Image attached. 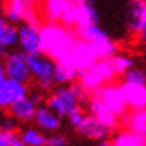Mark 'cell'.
Listing matches in <instances>:
<instances>
[{"mask_svg":"<svg viewBox=\"0 0 146 146\" xmlns=\"http://www.w3.org/2000/svg\"><path fill=\"white\" fill-rule=\"evenodd\" d=\"M72 0H43V15L50 23H62L66 11Z\"/></svg>","mask_w":146,"mask_h":146,"instance_id":"17","label":"cell"},{"mask_svg":"<svg viewBox=\"0 0 146 146\" xmlns=\"http://www.w3.org/2000/svg\"><path fill=\"white\" fill-rule=\"evenodd\" d=\"M94 146H111V142L106 141V139H102V141H98Z\"/></svg>","mask_w":146,"mask_h":146,"instance_id":"34","label":"cell"},{"mask_svg":"<svg viewBox=\"0 0 146 146\" xmlns=\"http://www.w3.org/2000/svg\"><path fill=\"white\" fill-rule=\"evenodd\" d=\"M79 78V71L75 70L74 67L58 63L55 64L54 70V83L58 84H71L76 82Z\"/></svg>","mask_w":146,"mask_h":146,"instance_id":"21","label":"cell"},{"mask_svg":"<svg viewBox=\"0 0 146 146\" xmlns=\"http://www.w3.org/2000/svg\"><path fill=\"white\" fill-rule=\"evenodd\" d=\"M121 90L123 94L125 102L131 110H139L146 107V84H130L122 82Z\"/></svg>","mask_w":146,"mask_h":146,"instance_id":"15","label":"cell"},{"mask_svg":"<svg viewBox=\"0 0 146 146\" xmlns=\"http://www.w3.org/2000/svg\"><path fill=\"white\" fill-rule=\"evenodd\" d=\"M40 27L42 24L38 22H23L19 24L18 46L20 51L26 55H36L43 52Z\"/></svg>","mask_w":146,"mask_h":146,"instance_id":"8","label":"cell"},{"mask_svg":"<svg viewBox=\"0 0 146 146\" xmlns=\"http://www.w3.org/2000/svg\"><path fill=\"white\" fill-rule=\"evenodd\" d=\"M5 78H7V75H5V70H4V62L0 59V83H1Z\"/></svg>","mask_w":146,"mask_h":146,"instance_id":"33","label":"cell"},{"mask_svg":"<svg viewBox=\"0 0 146 146\" xmlns=\"http://www.w3.org/2000/svg\"><path fill=\"white\" fill-rule=\"evenodd\" d=\"M111 146H146L139 138L130 130H123L113 138Z\"/></svg>","mask_w":146,"mask_h":146,"instance_id":"24","label":"cell"},{"mask_svg":"<svg viewBox=\"0 0 146 146\" xmlns=\"http://www.w3.org/2000/svg\"><path fill=\"white\" fill-rule=\"evenodd\" d=\"M36 127H39L42 131L46 133H56L60 125H62V118L52 111L46 103L39 105L36 107V113L34 117Z\"/></svg>","mask_w":146,"mask_h":146,"instance_id":"13","label":"cell"},{"mask_svg":"<svg viewBox=\"0 0 146 146\" xmlns=\"http://www.w3.org/2000/svg\"><path fill=\"white\" fill-rule=\"evenodd\" d=\"M28 94L26 83L19 80H13L11 78H5L0 83V109H8L19 98L26 97Z\"/></svg>","mask_w":146,"mask_h":146,"instance_id":"12","label":"cell"},{"mask_svg":"<svg viewBox=\"0 0 146 146\" xmlns=\"http://www.w3.org/2000/svg\"><path fill=\"white\" fill-rule=\"evenodd\" d=\"M126 126L146 145V107L130 113L126 117Z\"/></svg>","mask_w":146,"mask_h":146,"instance_id":"18","label":"cell"},{"mask_svg":"<svg viewBox=\"0 0 146 146\" xmlns=\"http://www.w3.org/2000/svg\"><path fill=\"white\" fill-rule=\"evenodd\" d=\"M84 117H86V113H84L82 109H80V106L78 107V109H75V110L72 111L68 117H67L66 119L68 121V123L72 126V127H78L80 123H82V121L84 119Z\"/></svg>","mask_w":146,"mask_h":146,"instance_id":"28","label":"cell"},{"mask_svg":"<svg viewBox=\"0 0 146 146\" xmlns=\"http://www.w3.org/2000/svg\"><path fill=\"white\" fill-rule=\"evenodd\" d=\"M43 0H5L4 1V18L9 22H39L36 9Z\"/></svg>","mask_w":146,"mask_h":146,"instance_id":"7","label":"cell"},{"mask_svg":"<svg viewBox=\"0 0 146 146\" xmlns=\"http://www.w3.org/2000/svg\"><path fill=\"white\" fill-rule=\"evenodd\" d=\"M46 105L55 111L60 118H67L72 111L80 106L71 84H60L46 97Z\"/></svg>","mask_w":146,"mask_h":146,"instance_id":"4","label":"cell"},{"mask_svg":"<svg viewBox=\"0 0 146 146\" xmlns=\"http://www.w3.org/2000/svg\"><path fill=\"white\" fill-rule=\"evenodd\" d=\"M0 146H27L23 142L20 134L15 131H5L0 129Z\"/></svg>","mask_w":146,"mask_h":146,"instance_id":"27","label":"cell"},{"mask_svg":"<svg viewBox=\"0 0 146 146\" xmlns=\"http://www.w3.org/2000/svg\"><path fill=\"white\" fill-rule=\"evenodd\" d=\"M4 16V1L0 0V18Z\"/></svg>","mask_w":146,"mask_h":146,"instance_id":"35","label":"cell"},{"mask_svg":"<svg viewBox=\"0 0 146 146\" xmlns=\"http://www.w3.org/2000/svg\"><path fill=\"white\" fill-rule=\"evenodd\" d=\"M111 66L114 68L117 75H123L126 71L134 67V60L129 55H115V56L110 58Z\"/></svg>","mask_w":146,"mask_h":146,"instance_id":"25","label":"cell"},{"mask_svg":"<svg viewBox=\"0 0 146 146\" xmlns=\"http://www.w3.org/2000/svg\"><path fill=\"white\" fill-rule=\"evenodd\" d=\"M28 97L31 98V101L35 103L36 106L43 105L46 102V97H44V91L40 89V87H35L31 91H28Z\"/></svg>","mask_w":146,"mask_h":146,"instance_id":"29","label":"cell"},{"mask_svg":"<svg viewBox=\"0 0 146 146\" xmlns=\"http://www.w3.org/2000/svg\"><path fill=\"white\" fill-rule=\"evenodd\" d=\"M78 1H82V3H89V4H94V0H78Z\"/></svg>","mask_w":146,"mask_h":146,"instance_id":"37","label":"cell"},{"mask_svg":"<svg viewBox=\"0 0 146 146\" xmlns=\"http://www.w3.org/2000/svg\"><path fill=\"white\" fill-rule=\"evenodd\" d=\"M4 70L7 78H11L13 80H19L22 83H28L32 78L27 55L23 51H11L4 58Z\"/></svg>","mask_w":146,"mask_h":146,"instance_id":"9","label":"cell"},{"mask_svg":"<svg viewBox=\"0 0 146 146\" xmlns=\"http://www.w3.org/2000/svg\"><path fill=\"white\" fill-rule=\"evenodd\" d=\"M64 145H67V139L62 134L51 133V135L47 137L46 146H64Z\"/></svg>","mask_w":146,"mask_h":146,"instance_id":"31","label":"cell"},{"mask_svg":"<svg viewBox=\"0 0 146 146\" xmlns=\"http://www.w3.org/2000/svg\"><path fill=\"white\" fill-rule=\"evenodd\" d=\"M98 60L99 59L94 54L91 46L87 42H84V40L78 38V40L58 59L56 62L74 67L75 70L82 72V71L93 67Z\"/></svg>","mask_w":146,"mask_h":146,"instance_id":"3","label":"cell"},{"mask_svg":"<svg viewBox=\"0 0 146 146\" xmlns=\"http://www.w3.org/2000/svg\"><path fill=\"white\" fill-rule=\"evenodd\" d=\"M123 82L130 84H146V72L141 68H130L129 71H126L123 74Z\"/></svg>","mask_w":146,"mask_h":146,"instance_id":"26","label":"cell"},{"mask_svg":"<svg viewBox=\"0 0 146 146\" xmlns=\"http://www.w3.org/2000/svg\"><path fill=\"white\" fill-rule=\"evenodd\" d=\"M98 22H99V13L95 5L82 3L78 0L71 1L70 7L62 19V24L67 27H74L75 30L90 24H98Z\"/></svg>","mask_w":146,"mask_h":146,"instance_id":"5","label":"cell"},{"mask_svg":"<svg viewBox=\"0 0 146 146\" xmlns=\"http://www.w3.org/2000/svg\"><path fill=\"white\" fill-rule=\"evenodd\" d=\"M64 146H68V145H64Z\"/></svg>","mask_w":146,"mask_h":146,"instance_id":"39","label":"cell"},{"mask_svg":"<svg viewBox=\"0 0 146 146\" xmlns=\"http://www.w3.org/2000/svg\"><path fill=\"white\" fill-rule=\"evenodd\" d=\"M115 75L117 74L111 66L110 59H102V60H98L93 67L79 72L78 82L87 90L89 94H94L102 86L111 83Z\"/></svg>","mask_w":146,"mask_h":146,"instance_id":"2","label":"cell"},{"mask_svg":"<svg viewBox=\"0 0 146 146\" xmlns=\"http://www.w3.org/2000/svg\"><path fill=\"white\" fill-rule=\"evenodd\" d=\"M36 107L38 106L31 101V98L28 97V94H27L26 97L19 98L18 101L13 102L12 105L8 107V111L9 115H12L18 122L27 123V122L34 121Z\"/></svg>","mask_w":146,"mask_h":146,"instance_id":"16","label":"cell"},{"mask_svg":"<svg viewBox=\"0 0 146 146\" xmlns=\"http://www.w3.org/2000/svg\"><path fill=\"white\" fill-rule=\"evenodd\" d=\"M135 35L138 36V39H139L141 43H145L146 44V23H143V26L138 30V32L135 34Z\"/></svg>","mask_w":146,"mask_h":146,"instance_id":"32","label":"cell"},{"mask_svg":"<svg viewBox=\"0 0 146 146\" xmlns=\"http://www.w3.org/2000/svg\"><path fill=\"white\" fill-rule=\"evenodd\" d=\"M76 131L86 139L102 141V139H106V137L110 134L111 130L103 122L98 119L97 117H94L93 114L89 113V114H86L82 123L76 127Z\"/></svg>","mask_w":146,"mask_h":146,"instance_id":"11","label":"cell"},{"mask_svg":"<svg viewBox=\"0 0 146 146\" xmlns=\"http://www.w3.org/2000/svg\"><path fill=\"white\" fill-rule=\"evenodd\" d=\"M20 137L27 146H46L47 142V137L39 127H24Z\"/></svg>","mask_w":146,"mask_h":146,"instance_id":"23","label":"cell"},{"mask_svg":"<svg viewBox=\"0 0 146 146\" xmlns=\"http://www.w3.org/2000/svg\"><path fill=\"white\" fill-rule=\"evenodd\" d=\"M27 62L32 78L36 79L38 87H40L43 91L51 89L54 83V70L56 62L43 52L36 55H27Z\"/></svg>","mask_w":146,"mask_h":146,"instance_id":"6","label":"cell"},{"mask_svg":"<svg viewBox=\"0 0 146 146\" xmlns=\"http://www.w3.org/2000/svg\"><path fill=\"white\" fill-rule=\"evenodd\" d=\"M145 20H146V9H145Z\"/></svg>","mask_w":146,"mask_h":146,"instance_id":"38","label":"cell"},{"mask_svg":"<svg viewBox=\"0 0 146 146\" xmlns=\"http://www.w3.org/2000/svg\"><path fill=\"white\" fill-rule=\"evenodd\" d=\"M87 109H89L90 114L97 117L98 119L101 121V122H103L110 130L117 127L119 117L117 114H114L97 95H91L90 97V99L87 101Z\"/></svg>","mask_w":146,"mask_h":146,"instance_id":"14","label":"cell"},{"mask_svg":"<svg viewBox=\"0 0 146 146\" xmlns=\"http://www.w3.org/2000/svg\"><path fill=\"white\" fill-rule=\"evenodd\" d=\"M40 35L43 54L52 58L55 62L78 40L76 32L62 23L47 22L40 27Z\"/></svg>","mask_w":146,"mask_h":146,"instance_id":"1","label":"cell"},{"mask_svg":"<svg viewBox=\"0 0 146 146\" xmlns=\"http://www.w3.org/2000/svg\"><path fill=\"white\" fill-rule=\"evenodd\" d=\"M18 127V121L13 118L12 115L9 117H4L0 121V129L5 130V131H15Z\"/></svg>","mask_w":146,"mask_h":146,"instance_id":"30","label":"cell"},{"mask_svg":"<svg viewBox=\"0 0 146 146\" xmlns=\"http://www.w3.org/2000/svg\"><path fill=\"white\" fill-rule=\"evenodd\" d=\"M5 50H7V48H5L4 46H3L1 43H0V58H1V56H3V55L5 54Z\"/></svg>","mask_w":146,"mask_h":146,"instance_id":"36","label":"cell"},{"mask_svg":"<svg viewBox=\"0 0 146 146\" xmlns=\"http://www.w3.org/2000/svg\"><path fill=\"white\" fill-rule=\"evenodd\" d=\"M75 32L79 39L84 40L87 43H93V42H97V40L109 36V34L102 27H99V24H90V26L82 27V28H76Z\"/></svg>","mask_w":146,"mask_h":146,"instance_id":"22","label":"cell"},{"mask_svg":"<svg viewBox=\"0 0 146 146\" xmlns=\"http://www.w3.org/2000/svg\"><path fill=\"white\" fill-rule=\"evenodd\" d=\"M91 95H97L118 117H123L126 110H127V105L125 102L123 94L121 90V84L107 83L105 86H102L98 91H95Z\"/></svg>","mask_w":146,"mask_h":146,"instance_id":"10","label":"cell"},{"mask_svg":"<svg viewBox=\"0 0 146 146\" xmlns=\"http://www.w3.org/2000/svg\"><path fill=\"white\" fill-rule=\"evenodd\" d=\"M89 44L91 46L94 54L97 55V58L99 60H102V59H110V58L115 56L118 54V46H117V43L111 39L110 36L99 39L97 42H93V43H89Z\"/></svg>","mask_w":146,"mask_h":146,"instance_id":"20","label":"cell"},{"mask_svg":"<svg viewBox=\"0 0 146 146\" xmlns=\"http://www.w3.org/2000/svg\"><path fill=\"white\" fill-rule=\"evenodd\" d=\"M19 31L18 26L15 23L9 22L7 18L1 16L0 18V43L5 48H11L18 44Z\"/></svg>","mask_w":146,"mask_h":146,"instance_id":"19","label":"cell"}]
</instances>
